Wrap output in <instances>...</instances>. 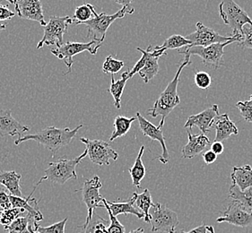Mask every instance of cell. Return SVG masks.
I'll use <instances>...</instances> for the list:
<instances>
[{
    "mask_svg": "<svg viewBox=\"0 0 252 233\" xmlns=\"http://www.w3.org/2000/svg\"><path fill=\"white\" fill-rule=\"evenodd\" d=\"M83 127L81 124L77 126L76 128L71 129L69 127L66 128H58L55 127H45L44 129L37 132L35 134L23 136L16 139L15 141V146H18L22 143L32 140L36 143L43 145L51 151L53 155H55L56 152L60 151L62 147L66 146L70 144L73 138H75L77 134Z\"/></svg>",
    "mask_w": 252,
    "mask_h": 233,
    "instance_id": "6da1fadb",
    "label": "cell"
},
{
    "mask_svg": "<svg viewBox=\"0 0 252 233\" xmlns=\"http://www.w3.org/2000/svg\"><path fill=\"white\" fill-rule=\"evenodd\" d=\"M190 64H191L190 57H185V60L179 66L174 78L169 83L165 90L161 92L160 97L157 99V102H155L154 106L147 111V113L153 118H157V116H161V121L159 124V127H163L167 116L170 115V113L173 111L175 107L181 103V98L178 95V91H177L178 85L180 82V76L182 70L185 68V66H189Z\"/></svg>",
    "mask_w": 252,
    "mask_h": 233,
    "instance_id": "7a4b0ae2",
    "label": "cell"
},
{
    "mask_svg": "<svg viewBox=\"0 0 252 233\" xmlns=\"http://www.w3.org/2000/svg\"><path fill=\"white\" fill-rule=\"evenodd\" d=\"M218 8L220 17L223 23L232 29L231 36L241 42L243 39L244 26L250 25L252 26V18L249 16L246 11L243 10L240 5L232 0L222 1Z\"/></svg>",
    "mask_w": 252,
    "mask_h": 233,
    "instance_id": "3957f363",
    "label": "cell"
},
{
    "mask_svg": "<svg viewBox=\"0 0 252 233\" xmlns=\"http://www.w3.org/2000/svg\"><path fill=\"white\" fill-rule=\"evenodd\" d=\"M134 12L135 9L131 4L122 6L121 10L113 15H107L105 13L97 14L95 12L94 17L92 20L81 23L79 25H84L87 27V38H92V40L102 43L105 40L107 30L113 24V22H115L117 19L123 18L126 15H131Z\"/></svg>",
    "mask_w": 252,
    "mask_h": 233,
    "instance_id": "277c9868",
    "label": "cell"
},
{
    "mask_svg": "<svg viewBox=\"0 0 252 233\" xmlns=\"http://www.w3.org/2000/svg\"><path fill=\"white\" fill-rule=\"evenodd\" d=\"M86 155L87 151L85 150V152L78 157L74 159L61 157L57 162H50L49 168L45 171V176L41 177L40 180L43 181L48 179L51 182L63 185L69 179H76V166L84 158L86 157Z\"/></svg>",
    "mask_w": 252,
    "mask_h": 233,
    "instance_id": "5b68a950",
    "label": "cell"
},
{
    "mask_svg": "<svg viewBox=\"0 0 252 233\" xmlns=\"http://www.w3.org/2000/svg\"><path fill=\"white\" fill-rule=\"evenodd\" d=\"M234 41H228L224 43H216L207 47H186L184 50H179L180 54H183L185 57L197 55L201 58L203 64L207 67L217 70L224 65L223 55L224 48Z\"/></svg>",
    "mask_w": 252,
    "mask_h": 233,
    "instance_id": "8992f818",
    "label": "cell"
},
{
    "mask_svg": "<svg viewBox=\"0 0 252 233\" xmlns=\"http://www.w3.org/2000/svg\"><path fill=\"white\" fill-rule=\"evenodd\" d=\"M73 24L74 22L70 16H51L47 25L43 27V37L39 41L37 49L40 50L44 45H56L57 48L63 45V39L67 31V26Z\"/></svg>",
    "mask_w": 252,
    "mask_h": 233,
    "instance_id": "52a82bcc",
    "label": "cell"
},
{
    "mask_svg": "<svg viewBox=\"0 0 252 233\" xmlns=\"http://www.w3.org/2000/svg\"><path fill=\"white\" fill-rule=\"evenodd\" d=\"M101 45H102L101 42L94 41V40H92L89 42L67 41L57 49H52L51 51V53L57 57L59 59L64 61L65 65L67 66L68 71L65 74L66 76L71 72L72 65L74 64V59H73L74 57L84 51H88L92 55H96L97 51L101 48Z\"/></svg>",
    "mask_w": 252,
    "mask_h": 233,
    "instance_id": "ba28073f",
    "label": "cell"
},
{
    "mask_svg": "<svg viewBox=\"0 0 252 233\" xmlns=\"http://www.w3.org/2000/svg\"><path fill=\"white\" fill-rule=\"evenodd\" d=\"M79 140L85 144L90 161L97 165H110L111 160L117 161L119 158V153L105 141L91 140L86 137H81Z\"/></svg>",
    "mask_w": 252,
    "mask_h": 233,
    "instance_id": "9c48e42d",
    "label": "cell"
},
{
    "mask_svg": "<svg viewBox=\"0 0 252 233\" xmlns=\"http://www.w3.org/2000/svg\"><path fill=\"white\" fill-rule=\"evenodd\" d=\"M186 38L191 42V45L189 46V48L207 47L216 43H224L228 41H234L237 43L239 42L237 39L233 38L232 36L221 35L217 33L216 30L204 26L200 22L197 23L196 30L190 34H189Z\"/></svg>",
    "mask_w": 252,
    "mask_h": 233,
    "instance_id": "30bf717a",
    "label": "cell"
},
{
    "mask_svg": "<svg viewBox=\"0 0 252 233\" xmlns=\"http://www.w3.org/2000/svg\"><path fill=\"white\" fill-rule=\"evenodd\" d=\"M152 232L171 233L180 224L178 215L166 205L157 204L151 214Z\"/></svg>",
    "mask_w": 252,
    "mask_h": 233,
    "instance_id": "8fae6325",
    "label": "cell"
},
{
    "mask_svg": "<svg viewBox=\"0 0 252 233\" xmlns=\"http://www.w3.org/2000/svg\"><path fill=\"white\" fill-rule=\"evenodd\" d=\"M101 187H102V184L100 180V177L94 176L91 179H86L84 183L83 188L79 189L82 192L83 202L86 204V207L88 210L87 218L85 224H87L91 221L95 208L104 206V205H101L100 204L103 200V198L100 195V189Z\"/></svg>",
    "mask_w": 252,
    "mask_h": 233,
    "instance_id": "7c38bea8",
    "label": "cell"
},
{
    "mask_svg": "<svg viewBox=\"0 0 252 233\" xmlns=\"http://www.w3.org/2000/svg\"><path fill=\"white\" fill-rule=\"evenodd\" d=\"M9 2L15 5L16 14L20 18L38 22L43 27L47 25L40 0H18Z\"/></svg>",
    "mask_w": 252,
    "mask_h": 233,
    "instance_id": "4fadbf2b",
    "label": "cell"
},
{
    "mask_svg": "<svg viewBox=\"0 0 252 233\" xmlns=\"http://www.w3.org/2000/svg\"><path fill=\"white\" fill-rule=\"evenodd\" d=\"M136 118L139 123V127L140 130L143 132V134L151 138L153 141H158L161 145L162 148V153L160 156H158L157 159L163 164H166L169 162V152L167 149L166 144H165V139L163 137V131H162V127H156L155 125H153L151 122L146 120L144 116H142L140 112H136Z\"/></svg>",
    "mask_w": 252,
    "mask_h": 233,
    "instance_id": "5bb4252c",
    "label": "cell"
},
{
    "mask_svg": "<svg viewBox=\"0 0 252 233\" xmlns=\"http://www.w3.org/2000/svg\"><path fill=\"white\" fill-rule=\"evenodd\" d=\"M217 223H230L238 227L246 228L252 224V213L242 207L237 202L232 201L222 217L217 219Z\"/></svg>",
    "mask_w": 252,
    "mask_h": 233,
    "instance_id": "9a60e30c",
    "label": "cell"
},
{
    "mask_svg": "<svg viewBox=\"0 0 252 233\" xmlns=\"http://www.w3.org/2000/svg\"><path fill=\"white\" fill-rule=\"evenodd\" d=\"M219 116V107L217 104H214L210 108L205 110L204 112L198 113L197 115H191L187 119L184 127L187 129H191L193 127H197L202 134H207L210 131L213 127L215 119Z\"/></svg>",
    "mask_w": 252,
    "mask_h": 233,
    "instance_id": "2e32d148",
    "label": "cell"
},
{
    "mask_svg": "<svg viewBox=\"0 0 252 233\" xmlns=\"http://www.w3.org/2000/svg\"><path fill=\"white\" fill-rule=\"evenodd\" d=\"M30 130V127L17 121L12 116L11 110H0V137H15L23 135Z\"/></svg>",
    "mask_w": 252,
    "mask_h": 233,
    "instance_id": "e0dca14e",
    "label": "cell"
},
{
    "mask_svg": "<svg viewBox=\"0 0 252 233\" xmlns=\"http://www.w3.org/2000/svg\"><path fill=\"white\" fill-rule=\"evenodd\" d=\"M187 134L189 141L182 150V157L185 159H192L197 156V154L204 152L207 146L211 145L209 138L204 134L193 135L190 133V129H187Z\"/></svg>",
    "mask_w": 252,
    "mask_h": 233,
    "instance_id": "ac0fdd59",
    "label": "cell"
},
{
    "mask_svg": "<svg viewBox=\"0 0 252 233\" xmlns=\"http://www.w3.org/2000/svg\"><path fill=\"white\" fill-rule=\"evenodd\" d=\"M41 182L42 181L40 179V181L36 184L33 190L26 198H17V197H14V196H11L10 195L11 206L26 210V211H27V213L30 214L31 217L33 219V221L35 223L42 221L43 215H42V213H40V209L38 207V201L36 200L35 198H32V196L33 192L35 191L37 187Z\"/></svg>",
    "mask_w": 252,
    "mask_h": 233,
    "instance_id": "d6986e66",
    "label": "cell"
},
{
    "mask_svg": "<svg viewBox=\"0 0 252 233\" xmlns=\"http://www.w3.org/2000/svg\"><path fill=\"white\" fill-rule=\"evenodd\" d=\"M213 127L216 129V138L214 142L222 143L231 136H237L239 134L238 127L235 123L230 119L228 113L217 116Z\"/></svg>",
    "mask_w": 252,
    "mask_h": 233,
    "instance_id": "ffe728a7",
    "label": "cell"
},
{
    "mask_svg": "<svg viewBox=\"0 0 252 233\" xmlns=\"http://www.w3.org/2000/svg\"><path fill=\"white\" fill-rule=\"evenodd\" d=\"M165 53H166V51H163V50L154 49L151 51V54L146 61V65L140 71L138 72L139 76L146 84L149 83V81L158 74V72H159L158 60L162 55H165Z\"/></svg>",
    "mask_w": 252,
    "mask_h": 233,
    "instance_id": "44dd1931",
    "label": "cell"
},
{
    "mask_svg": "<svg viewBox=\"0 0 252 233\" xmlns=\"http://www.w3.org/2000/svg\"><path fill=\"white\" fill-rule=\"evenodd\" d=\"M137 196H138L137 193H133L131 198L124 203H115V202L107 201L111 213L116 217L120 214H133V215H136L138 219H145V214L142 212H139L137 208L134 207V204H136Z\"/></svg>",
    "mask_w": 252,
    "mask_h": 233,
    "instance_id": "7402d4cb",
    "label": "cell"
},
{
    "mask_svg": "<svg viewBox=\"0 0 252 233\" xmlns=\"http://www.w3.org/2000/svg\"><path fill=\"white\" fill-rule=\"evenodd\" d=\"M231 178L232 182L236 184L242 191L252 188V168L250 165L234 166Z\"/></svg>",
    "mask_w": 252,
    "mask_h": 233,
    "instance_id": "603a6c76",
    "label": "cell"
},
{
    "mask_svg": "<svg viewBox=\"0 0 252 233\" xmlns=\"http://www.w3.org/2000/svg\"><path fill=\"white\" fill-rule=\"evenodd\" d=\"M22 176L20 174L12 172H0V185L4 186L11 196L23 198V194L21 191L20 180Z\"/></svg>",
    "mask_w": 252,
    "mask_h": 233,
    "instance_id": "cb8c5ba5",
    "label": "cell"
},
{
    "mask_svg": "<svg viewBox=\"0 0 252 233\" xmlns=\"http://www.w3.org/2000/svg\"><path fill=\"white\" fill-rule=\"evenodd\" d=\"M229 198L237 202L242 207L252 213V188L242 191L236 184L232 182L229 189Z\"/></svg>",
    "mask_w": 252,
    "mask_h": 233,
    "instance_id": "d4e9b609",
    "label": "cell"
},
{
    "mask_svg": "<svg viewBox=\"0 0 252 233\" xmlns=\"http://www.w3.org/2000/svg\"><path fill=\"white\" fill-rule=\"evenodd\" d=\"M128 79H130L129 70L122 73L121 79L117 80V81H115L113 75L111 76V87H110L109 91L111 92V95L114 99V105L118 110H120L121 108V97H122L123 91L126 87V82Z\"/></svg>",
    "mask_w": 252,
    "mask_h": 233,
    "instance_id": "484cf974",
    "label": "cell"
},
{
    "mask_svg": "<svg viewBox=\"0 0 252 233\" xmlns=\"http://www.w3.org/2000/svg\"><path fill=\"white\" fill-rule=\"evenodd\" d=\"M144 152H145V146H142L134 165L128 171L131 176L133 186L137 188H141L142 179L145 177L146 174V169L142 161V156L144 154Z\"/></svg>",
    "mask_w": 252,
    "mask_h": 233,
    "instance_id": "4316f807",
    "label": "cell"
},
{
    "mask_svg": "<svg viewBox=\"0 0 252 233\" xmlns=\"http://www.w3.org/2000/svg\"><path fill=\"white\" fill-rule=\"evenodd\" d=\"M136 117H126L124 116H116L115 120H114V130L111 134L110 137V141L112 142L119 137H124L127 134V132L129 131L130 127H131L132 123L136 120Z\"/></svg>",
    "mask_w": 252,
    "mask_h": 233,
    "instance_id": "83f0119b",
    "label": "cell"
},
{
    "mask_svg": "<svg viewBox=\"0 0 252 233\" xmlns=\"http://www.w3.org/2000/svg\"><path fill=\"white\" fill-rule=\"evenodd\" d=\"M136 204V206L141 210L142 213L145 214V222L146 223H151L152 216L151 213H149V210L151 207H156L157 204L153 202L151 194L147 188L137 196Z\"/></svg>",
    "mask_w": 252,
    "mask_h": 233,
    "instance_id": "f1b7e54d",
    "label": "cell"
},
{
    "mask_svg": "<svg viewBox=\"0 0 252 233\" xmlns=\"http://www.w3.org/2000/svg\"><path fill=\"white\" fill-rule=\"evenodd\" d=\"M78 228L84 229L83 233H109L108 221L99 216L95 212L89 223L80 225L78 226Z\"/></svg>",
    "mask_w": 252,
    "mask_h": 233,
    "instance_id": "f546056e",
    "label": "cell"
},
{
    "mask_svg": "<svg viewBox=\"0 0 252 233\" xmlns=\"http://www.w3.org/2000/svg\"><path fill=\"white\" fill-rule=\"evenodd\" d=\"M190 45H191V42L189 41L186 37L174 34V35L169 37L161 46H157L155 49L156 50H163L165 51L168 50H178L179 51L183 47L186 48Z\"/></svg>",
    "mask_w": 252,
    "mask_h": 233,
    "instance_id": "4dcf8cb0",
    "label": "cell"
},
{
    "mask_svg": "<svg viewBox=\"0 0 252 233\" xmlns=\"http://www.w3.org/2000/svg\"><path fill=\"white\" fill-rule=\"evenodd\" d=\"M33 223H35L33 219L27 213L26 216L16 219L14 223H11L9 226H5L4 229L7 233H31L29 225Z\"/></svg>",
    "mask_w": 252,
    "mask_h": 233,
    "instance_id": "1f68e13d",
    "label": "cell"
},
{
    "mask_svg": "<svg viewBox=\"0 0 252 233\" xmlns=\"http://www.w3.org/2000/svg\"><path fill=\"white\" fill-rule=\"evenodd\" d=\"M96 11L94 7L90 4H84L76 7L75 15L73 16L74 25L79 26L81 23H86L92 20L94 17Z\"/></svg>",
    "mask_w": 252,
    "mask_h": 233,
    "instance_id": "d6a6232c",
    "label": "cell"
},
{
    "mask_svg": "<svg viewBox=\"0 0 252 233\" xmlns=\"http://www.w3.org/2000/svg\"><path fill=\"white\" fill-rule=\"evenodd\" d=\"M125 66L124 61L119 60L114 58L113 57L108 56L102 65V71L105 74H111L114 75L121 71L122 67Z\"/></svg>",
    "mask_w": 252,
    "mask_h": 233,
    "instance_id": "836d02e7",
    "label": "cell"
},
{
    "mask_svg": "<svg viewBox=\"0 0 252 233\" xmlns=\"http://www.w3.org/2000/svg\"><path fill=\"white\" fill-rule=\"evenodd\" d=\"M67 219L65 218L59 223H56L53 225L48 227H42L38 224V223H33V228L40 233H65V227L67 222Z\"/></svg>",
    "mask_w": 252,
    "mask_h": 233,
    "instance_id": "e575fe53",
    "label": "cell"
},
{
    "mask_svg": "<svg viewBox=\"0 0 252 233\" xmlns=\"http://www.w3.org/2000/svg\"><path fill=\"white\" fill-rule=\"evenodd\" d=\"M25 211L26 210L19 209V208L11 207L5 209L0 220V224L4 225V227L9 226L11 223H14L16 219L19 218V215Z\"/></svg>",
    "mask_w": 252,
    "mask_h": 233,
    "instance_id": "d590c367",
    "label": "cell"
},
{
    "mask_svg": "<svg viewBox=\"0 0 252 233\" xmlns=\"http://www.w3.org/2000/svg\"><path fill=\"white\" fill-rule=\"evenodd\" d=\"M102 203H103L104 207L106 208L108 213H109V216H110V220H111V223H110V225H109V227H108V232H109V233H125V231H126V230H125V226L122 225V224L120 223V221L117 219L116 216H114V215L111 213L110 207H109V205H108V204H107L106 199L103 198Z\"/></svg>",
    "mask_w": 252,
    "mask_h": 233,
    "instance_id": "8d00e7d4",
    "label": "cell"
},
{
    "mask_svg": "<svg viewBox=\"0 0 252 233\" xmlns=\"http://www.w3.org/2000/svg\"><path fill=\"white\" fill-rule=\"evenodd\" d=\"M136 51H140L142 53V58L137 61L136 63V65L134 66V67L132 68V70H129V77L131 78L133 76L136 75V73L141 70L142 68L146 65V61L148 59V58L151 54L152 46H148V48L146 50H143L141 48H136Z\"/></svg>",
    "mask_w": 252,
    "mask_h": 233,
    "instance_id": "74e56055",
    "label": "cell"
},
{
    "mask_svg": "<svg viewBox=\"0 0 252 233\" xmlns=\"http://www.w3.org/2000/svg\"><path fill=\"white\" fill-rule=\"evenodd\" d=\"M236 107L239 109L244 120L249 123H252V94L250 97L249 101L237 102Z\"/></svg>",
    "mask_w": 252,
    "mask_h": 233,
    "instance_id": "f35d334b",
    "label": "cell"
},
{
    "mask_svg": "<svg viewBox=\"0 0 252 233\" xmlns=\"http://www.w3.org/2000/svg\"><path fill=\"white\" fill-rule=\"evenodd\" d=\"M194 79H195L196 86L200 89L206 90V89H208L209 87H211L212 78L207 72L197 71L195 74Z\"/></svg>",
    "mask_w": 252,
    "mask_h": 233,
    "instance_id": "ab89813d",
    "label": "cell"
},
{
    "mask_svg": "<svg viewBox=\"0 0 252 233\" xmlns=\"http://www.w3.org/2000/svg\"><path fill=\"white\" fill-rule=\"evenodd\" d=\"M238 45L244 49H251L252 50V26L244 27L243 28V39L241 42L238 43Z\"/></svg>",
    "mask_w": 252,
    "mask_h": 233,
    "instance_id": "60d3db41",
    "label": "cell"
},
{
    "mask_svg": "<svg viewBox=\"0 0 252 233\" xmlns=\"http://www.w3.org/2000/svg\"><path fill=\"white\" fill-rule=\"evenodd\" d=\"M15 15V12L11 11L6 5H0V21L10 20Z\"/></svg>",
    "mask_w": 252,
    "mask_h": 233,
    "instance_id": "b9f144b4",
    "label": "cell"
},
{
    "mask_svg": "<svg viewBox=\"0 0 252 233\" xmlns=\"http://www.w3.org/2000/svg\"><path fill=\"white\" fill-rule=\"evenodd\" d=\"M0 206L8 209L11 208L10 195H7V193L0 189Z\"/></svg>",
    "mask_w": 252,
    "mask_h": 233,
    "instance_id": "7bdbcfd3",
    "label": "cell"
},
{
    "mask_svg": "<svg viewBox=\"0 0 252 233\" xmlns=\"http://www.w3.org/2000/svg\"><path fill=\"white\" fill-rule=\"evenodd\" d=\"M217 154L213 152L212 150H209V151H207L203 153V160L207 165L214 163L217 161Z\"/></svg>",
    "mask_w": 252,
    "mask_h": 233,
    "instance_id": "ee69618b",
    "label": "cell"
},
{
    "mask_svg": "<svg viewBox=\"0 0 252 233\" xmlns=\"http://www.w3.org/2000/svg\"><path fill=\"white\" fill-rule=\"evenodd\" d=\"M207 225H205V223H203L200 226H198L197 228L193 229L191 231H189V233H186L184 230H177L175 229L173 232L171 233H207Z\"/></svg>",
    "mask_w": 252,
    "mask_h": 233,
    "instance_id": "f6af8a7d",
    "label": "cell"
},
{
    "mask_svg": "<svg viewBox=\"0 0 252 233\" xmlns=\"http://www.w3.org/2000/svg\"><path fill=\"white\" fill-rule=\"evenodd\" d=\"M211 150L217 155L221 154L224 151V147L221 142H214L211 146Z\"/></svg>",
    "mask_w": 252,
    "mask_h": 233,
    "instance_id": "bcb514c9",
    "label": "cell"
},
{
    "mask_svg": "<svg viewBox=\"0 0 252 233\" xmlns=\"http://www.w3.org/2000/svg\"><path fill=\"white\" fill-rule=\"evenodd\" d=\"M116 2L118 3V4L122 5L123 6H124V5H129V4H131V1H130V0H127V1H118V0H117Z\"/></svg>",
    "mask_w": 252,
    "mask_h": 233,
    "instance_id": "7dc6e473",
    "label": "cell"
},
{
    "mask_svg": "<svg viewBox=\"0 0 252 233\" xmlns=\"http://www.w3.org/2000/svg\"><path fill=\"white\" fill-rule=\"evenodd\" d=\"M129 233H144V228L140 227V228L136 229L134 231H131Z\"/></svg>",
    "mask_w": 252,
    "mask_h": 233,
    "instance_id": "c3c4849f",
    "label": "cell"
},
{
    "mask_svg": "<svg viewBox=\"0 0 252 233\" xmlns=\"http://www.w3.org/2000/svg\"><path fill=\"white\" fill-rule=\"evenodd\" d=\"M29 231H30L31 233H40L39 232H37V231L34 230V228H33V227H32V223L29 225Z\"/></svg>",
    "mask_w": 252,
    "mask_h": 233,
    "instance_id": "681fc988",
    "label": "cell"
},
{
    "mask_svg": "<svg viewBox=\"0 0 252 233\" xmlns=\"http://www.w3.org/2000/svg\"><path fill=\"white\" fill-rule=\"evenodd\" d=\"M207 231L209 232L210 233H215V230H214V227L213 226H207Z\"/></svg>",
    "mask_w": 252,
    "mask_h": 233,
    "instance_id": "f907efd6",
    "label": "cell"
},
{
    "mask_svg": "<svg viewBox=\"0 0 252 233\" xmlns=\"http://www.w3.org/2000/svg\"><path fill=\"white\" fill-rule=\"evenodd\" d=\"M5 208L2 207V206H0V220H1V217H2V215H3V213L5 212Z\"/></svg>",
    "mask_w": 252,
    "mask_h": 233,
    "instance_id": "816d5d0a",
    "label": "cell"
},
{
    "mask_svg": "<svg viewBox=\"0 0 252 233\" xmlns=\"http://www.w3.org/2000/svg\"><path fill=\"white\" fill-rule=\"evenodd\" d=\"M5 28H6L5 25H2V24H0V30H5Z\"/></svg>",
    "mask_w": 252,
    "mask_h": 233,
    "instance_id": "f5cc1de1",
    "label": "cell"
}]
</instances>
